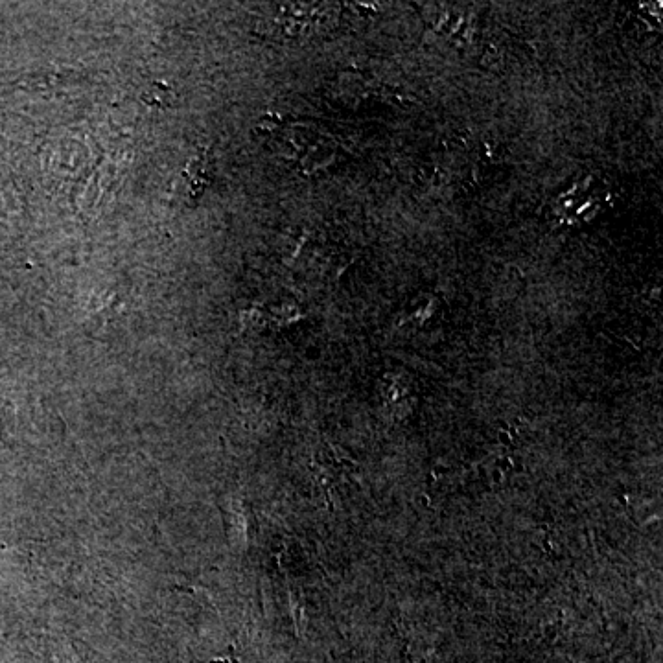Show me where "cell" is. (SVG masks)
Segmentation results:
<instances>
[]
</instances>
